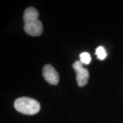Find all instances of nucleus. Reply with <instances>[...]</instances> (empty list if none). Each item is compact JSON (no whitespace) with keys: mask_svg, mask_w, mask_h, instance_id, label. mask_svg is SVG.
<instances>
[{"mask_svg":"<svg viewBox=\"0 0 123 123\" xmlns=\"http://www.w3.org/2000/svg\"><path fill=\"white\" fill-rule=\"evenodd\" d=\"M15 110L25 115H33L39 111L41 106L36 100L27 97L18 98L14 103Z\"/></svg>","mask_w":123,"mask_h":123,"instance_id":"nucleus-1","label":"nucleus"},{"mask_svg":"<svg viewBox=\"0 0 123 123\" xmlns=\"http://www.w3.org/2000/svg\"><path fill=\"white\" fill-rule=\"evenodd\" d=\"M73 67L76 74V81L78 86L83 87L87 84L89 79V72L83 68L80 61H76L73 64Z\"/></svg>","mask_w":123,"mask_h":123,"instance_id":"nucleus-2","label":"nucleus"},{"mask_svg":"<svg viewBox=\"0 0 123 123\" xmlns=\"http://www.w3.org/2000/svg\"><path fill=\"white\" fill-rule=\"evenodd\" d=\"M43 76L47 82L52 85H57L59 80V76L58 72L50 64H46L42 71Z\"/></svg>","mask_w":123,"mask_h":123,"instance_id":"nucleus-3","label":"nucleus"},{"mask_svg":"<svg viewBox=\"0 0 123 123\" xmlns=\"http://www.w3.org/2000/svg\"><path fill=\"white\" fill-rule=\"evenodd\" d=\"M24 30L27 34L31 36H39L43 32L42 24L39 20L25 23Z\"/></svg>","mask_w":123,"mask_h":123,"instance_id":"nucleus-4","label":"nucleus"},{"mask_svg":"<svg viewBox=\"0 0 123 123\" xmlns=\"http://www.w3.org/2000/svg\"><path fill=\"white\" fill-rule=\"evenodd\" d=\"M39 13L37 10L33 7H29L26 9L24 14V21L27 23L38 20Z\"/></svg>","mask_w":123,"mask_h":123,"instance_id":"nucleus-5","label":"nucleus"},{"mask_svg":"<svg viewBox=\"0 0 123 123\" xmlns=\"http://www.w3.org/2000/svg\"><path fill=\"white\" fill-rule=\"evenodd\" d=\"M95 54L97 55L98 59L101 60V61L104 60L107 56L106 51L103 46H99L96 49Z\"/></svg>","mask_w":123,"mask_h":123,"instance_id":"nucleus-6","label":"nucleus"},{"mask_svg":"<svg viewBox=\"0 0 123 123\" xmlns=\"http://www.w3.org/2000/svg\"><path fill=\"white\" fill-rule=\"evenodd\" d=\"M80 59L81 63L88 64L90 63L91 58L90 54L87 52H83L80 54Z\"/></svg>","mask_w":123,"mask_h":123,"instance_id":"nucleus-7","label":"nucleus"}]
</instances>
